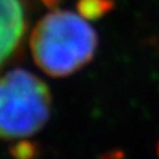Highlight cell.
<instances>
[{
    "mask_svg": "<svg viewBox=\"0 0 159 159\" xmlns=\"http://www.w3.org/2000/svg\"><path fill=\"white\" fill-rule=\"evenodd\" d=\"M98 45L94 28L78 15L54 11L34 25L29 47L36 65L51 77H66L92 61Z\"/></svg>",
    "mask_w": 159,
    "mask_h": 159,
    "instance_id": "obj_1",
    "label": "cell"
},
{
    "mask_svg": "<svg viewBox=\"0 0 159 159\" xmlns=\"http://www.w3.org/2000/svg\"><path fill=\"white\" fill-rule=\"evenodd\" d=\"M51 111L52 94L41 78L21 68L0 77V139L36 134Z\"/></svg>",
    "mask_w": 159,
    "mask_h": 159,
    "instance_id": "obj_2",
    "label": "cell"
},
{
    "mask_svg": "<svg viewBox=\"0 0 159 159\" xmlns=\"http://www.w3.org/2000/svg\"><path fill=\"white\" fill-rule=\"evenodd\" d=\"M27 27L25 0H0V69L19 53Z\"/></svg>",
    "mask_w": 159,
    "mask_h": 159,
    "instance_id": "obj_3",
    "label": "cell"
},
{
    "mask_svg": "<svg viewBox=\"0 0 159 159\" xmlns=\"http://www.w3.org/2000/svg\"><path fill=\"white\" fill-rule=\"evenodd\" d=\"M77 11L86 20H98L116 7L114 0H77Z\"/></svg>",
    "mask_w": 159,
    "mask_h": 159,
    "instance_id": "obj_4",
    "label": "cell"
},
{
    "mask_svg": "<svg viewBox=\"0 0 159 159\" xmlns=\"http://www.w3.org/2000/svg\"><path fill=\"white\" fill-rule=\"evenodd\" d=\"M9 154L13 159H37L40 155V145L34 141L23 139L11 146Z\"/></svg>",
    "mask_w": 159,
    "mask_h": 159,
    "instance_id": "obj_5",
    "label": "cell"
},
{
    "mask_svg": "<svg viewBox=\"0 0 159 159\" xmlns=\"http://www.w3.org/2000/svg\"><path fill=\"white\" fill-rule=\"evenodd\" d=\"M44 6H47L48 8H54V7H57L60 6L61 3H64L65 0H40Z\"/></svg>",
    "mask_w": 159,
    "mask_h": 159,
    "instance_id": "obj_6",
    "label": "cell"
},
{
    "mask_svg": "<svg viewBox=\"0 0 159 159\" xmlns=\"http://www.w3.org/2000/svg\"><path fill=\"white\" fill-rule=\"evenodd\" d=\"M157 151H158V157H159V142H158V147H157Z\"/></svg>",
    "mask_w": 159,
    "mask_h": 159,
    "instance_id": "obj_7",
    "label": "cell"
}]
</instances>
